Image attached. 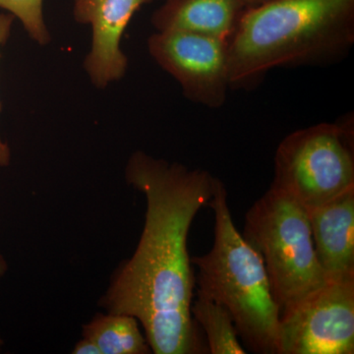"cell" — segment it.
I'll list each match as a JSON object with an SVG mask.
<instances>
[{"instance_id": "cell-9", "label": "cell", "mask_w": 354, "mask_h": 354, "mask_svg": "<svg viewBox=\"0 0 354 354\" xmlns=\"http://www.w3.org/2000/svg\"><path fill=\"white\" fill-rule=\"evenodd\" d=\"M319 264L329 281L354 279V188L308 211Z\"/></svg>"}, {"instance_id": "cell-10", "label": "cell", "mask_w": 354, "mask_h": 354, "mask_svg": "<svg viewBox=\"0 0 354 354\" xmlns=\"http://www.w3.org/2000/svg\"><path fill=\"white\" fill-rule=\"evenodd\" d=\"M248 8L241 0H165L152 14L157 32H183L230 41Z\"/></svg>"}, {"instance_id": "cell-2", "label": "cell", "mask_w": 354, "mask_h": 354, "mask_svg": "<svg viewBox=\"0 0 354 354\" xmlns=\"http://www.w3.org/2000/svg\"><path fill=\"white\" fill-rule=\"evenodd\" d=\"M354 44V0H271L249 7L228 41L230 88L281 67L334 64Z\"/></svg>"}, {"instance_id": "cell-16", "label": "cell", "mask_w": 354, "mask_h": 354, "mask_svg": "<svg viewBox=\"0 0 354 354\" xmlns=\"http://www.w3.org/2000/svg\"><path fill=\"white\" fill-rule=\"evenodd\" d=\"M9 265L3 255L0 253V279L3 278L8 272Z\"/></svg>"}, {"instance_id": "cell-5", "label": "cell", "mask_w": 354, "mask_h": 354, "mask_svg": "<svg viewBox=\"0 0 354 354\" xmlns=\"http://www.w3.org/2000/svg\"><path fill=\"white\" fill-rule=\"evenodd\" d=\"M353 136V118L290 133L277 149L271 188L307 212L354 188Z\"/></svg>"}, {"instance_id": "cell-18", "label": "cell", "mask_w": 354, "mask_h": 354, "mask_svg": "<svg viewBox=\"0 0 354 354\" xmlns=\"http://www.w3.org/2000/svg\"><path fill=\"white\" fill-rule=\"evenodd\" d=\"M4 346V339H2L1 335H0V351H1L2 348H3Z\"/></svg>"}, {"instance_id": "cell-4", "label": "cell", "mask_w": 354, "mask_h": 354, "mask_svg": "<svg viewBox=\"0 0 354 354\" xmlns=\"http://www.w3.org/2000/svg\"><path fill=\"white\" fill-rule=\"evenodd\" d=\"M242 236L262 258L281 317L329 283L308 212L288 195L270 187L247 212Z\"/></svg>"}, {"instance_id": "cell-15", "label": "cell", "mask_w": 354, "mask_h": 354, "mask_svg": "<svg viewBox=\"0 0 354 354\" xmlns=\"http://www.w3.org/2000/svg\"><path fill=\"white\" fill-rule=\"evenodd\" d=\"M73 354H102L99 348L87 337H81L71 351Z\"/></svg>"}, {"instance_id": "cell-6", "label": "cell", "mask_w": 354, "mask_h": 354, "mask_svg": "<svg viewBox=\"0 0 354 354\" xmlns=\"http://www.w3.org/2000/svg\"><path fill=\"white\" fill-rule=\"evenodd\" d=\"M354 279L329 281L281 317L279 354H353Z\"/></svg>"}, {"instance_id": "cell-13", "label": "cell", "mask_w": 354, "mask_h": 354, "mask_svg": "<svg viewBox=\"0 0 354 354\" xmlns=\"http://www.w3.org/2000/svg\"><path fill=\"white\" fill-rule=\"evenodd\" d=\"M0 8L20 21L32 41L39 46L50 43V32L44 21V0H0Z\"/></svg>"}, {"instance_id": "cell-11", "label": "cell", "mask_w": 354, "mask_h": 354, "mask_svg": "<svg viewBox=\"0 0 354 354\" xmlns=\"http://www.w3.org/2000/svg\"><path fill=\"white\" fill-rule=\"evenodd\" d=\"M81 335L94 342L102 354L153 353L139 321L128 314L97 312L84 324Z\"/></svg>"}, {"instance_id": "cell-7", "label": "cell", "mask_w": 354, "mask_h": 354, "mask_svg": "<svg viewBox=\"0 0 354 354\" xmlns=\"http://www.w3.org/2000/svg\"><path fill=\"white\" fill-rule=\"evenodd\" d=\"M156 64L180 85L184 97L209 109L225 104L228 41L183 32H156L147 41Z\"/></svg>"}, {"instance_id": "cell-8", "label": "cell", "mask_w": 354, "mask_h": 354, "mask_svg": "<svg viewBox=\"0 0 354 354\" xmlns=\"http://www.w3.org/2000/svg\"><path fill=\"white\" fill-rule=\"evenodd\" d=\"M153 0H73L74 20L90 26L92 44L83 67L94 87L104 90L127 74L128 58L121 48L134 14Z\"/></svg>"}, {"instance_id": "cell-17", "label": "cell", "mask_w": 354, "mask_h": 354, "mask_svg": "<svg viewBox=\"0 0 354 354\" xmlns=\"http://www.w3.org/2000/svg\"><path fill=\"white\" fill-rule=\"evenodd\" d=\"M247 7H254L261 6V4L267 3V2L271 1V0H241Z\"/></svg>"}, {"instance_id": "cell-12", "label": "cell", "mask_w": 354, "mask_h": 354, "mask_svg": "<svg viewBox=\"0 0 354 354\" xmlns=\"http://www.w3.org/2000/svg\"><path fill=\"white\" fill-rule=\"evenodd\" d=\"M191 315L204 330L209 353H247L230 312L199 290L196 299L191 305Z\"/></svg>"}, {"instance_id": "cell-3", "label": "cell", "mask_w": 354, "mask_h": 354, "mask_svg": "<svg viewBox=\"0 0 354 354\" xmlns=\"http://www.w3.org/2000/svg\"><path fill=\"white\" fill-rule=\"evenodd\" d=\"M209 207L215 215L213 247L191 258L199 271L198 290L227 309L246 351L279 354L281 315L264 263L235 227L221 179Z\"/></svg>"}, {"instance_id": "cell-14", "label": "cell", "mask_w": 354, "mask_h": 354, "mask_svg": "<svg viewBox=\"0 0 354 354\" xmlns=\"http://www.w3.org/2000/svg\"><path fill=\"white\" fill-rule=\"evenodd\" d=\"M15 18L9 13H0V57L1 48L10 37L13 23ZM0 113H1V102H0ZM11 164V150L8 144L2 139L0 135V167H7Z\"/></svg>"}, {"instance_id": "cell-1", "label": "cell", "mask_w": 354, "mask_h": 354, "mask_svg": "<svg viewBox=\"0 0 354 354\" xmlns=\"http://www.w3.org/2000/svg\"><path fill=\"white\" fill-rule=\"evenodd\" d=\"M124 178L145 196V223L134 253L111 272L97 307L135 317L153 353H206L191 315L196 279L187 239L198 212L214 196L218 177L136 151Z\"/></svg>"}]
</instances>
